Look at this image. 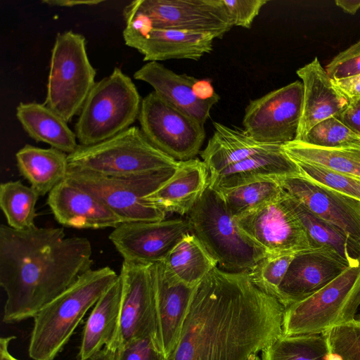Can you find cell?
Returning a JSON list of instances; mask_svg holds the SVG:
<instances>
[{"instance_id":"6da1fadb","label":"cell","mask_w":360,"mask_h":360,"mask_svg":"<svg viewBox=\"0 0 360 360\" xmlns=\"http://www.w3.org/2000/svg\"><path fill=\"white\" fill-rule=\"evenodd\" d=\"M284 309L246 271L216 266L196 285L167 360H246L282 335Z\"/></svg>"},{"instance_id":"7a4b0ae2","label":"cell","mask_w":360,"mask_h":360,"mask_svg":"<svg viewBox=\"0 0 360 360\" xmlns=\"http://www.w3.org/2000/svg\"><path fill=\"white\" fill-rule=\"evenodd\" d=\"M92 265L86 238L67 237L63 228L18 231L1 224L0 285L6 295L3 321L34 318Z\"/></svg>"},{"instance_id":"3957f363","label":"cell","mask_w":360,"mask_h":360,"mask_svg":"<svg viewBox=\"0 0 360 360\" xmlns=\"http://www.w3.org/2000/svg\"><path fill=\"white\" fill-rule=\"evenodd\" d=\"M119 278L105 266L89 269L34 316L28 354L34 360H53L63 349L88 310Z\"/></svg>"},{"instance_id":"277c9868","label":"cell","mask_w":360,"mask_h":360,"mask_svg":"<svg viewBox=\"0 0 360 360\" xmlns=\"http://www.w3.org/2000/svg\"><path fill=\"white\" fill-rule=\"evenodd\" d=\"M186 217L191 232L229 272H248L268 255L238 226L219 193L208 186Z\"/></svg>"},{"instance_id":"5b68a950","label":"cell","mask_w":360,"mask_h":360,"mask_svg":"<svg viewBox=\"0 0 360 360\" xmlns=\"http://www.w3.org/2000/svg\"><path fill=\"white\" fill-rule=\"evenodd\" d=\"M142 99L131 79L120 68L96 82L86 97L75 129L81 146H91L131 127Z\"/></svg>"},{"instance_id":"8992f818","label":"cell","mask_w":360,"mask_h":360,"mask_svg":"<svg viewBox=\"0 0 360 360\" xmlns=\"http://www.w3.org/2000/svg\"><path fill=\"white\" fill-rule=\"evenodd\" d=\"M360 306V257L323 288L285 307L282 335L319 334L354 321Z\"/></svg>"},{"instance_id":"52a82bcc","label":"cell","mask_w":360,"mask_h":360,"mask_svg":"<svg viewBox=\"0 0 360 360\" xmlns=\"http://www.w3.org/2000/svg\"><path fill=\"white\" fill-rule=\"evenodd\" d=\"M69 169L122 176L176 167L178 161L155 147L141 129L131 126L91 146L79 145L68 155Z\"/></svg>"},{"instance_id":"ba28073f","label":"cell","mask_w":360,"mask_h":360,"mask_svg":"<svg viewBox=\"0 0 360 360\" xmlns=\"http://www.w3.org/2000/svg\"><path fill=\"white\" fill-rule=\"evenodd\" d=\"M176 167L122 176L69 169L66 180L97 197L122 224L158 221L165 220L167 213L146 197L166 182Z\"/></svg>"},{"instance_id":"9c48e42d","label":"cell","mask_w":360,"mask_h":360,"mask_svg":"<svg viewBox=\"0 0 360 360\" xmlns=\"http://www.w3.org/2000/svg\"><path fill=\"white\" fill-rule=\"evenodd\" d=\"M96 75L84 37L71 30L58 32L51 50L44 104L70 122L79 114Z\"/></svg>"},{"instance_id":"30bf717a","label":"cell","mask_w":360,"mask_h":360,"mask_svg":"<svg viewBox=\"0 0 360 360\" xmlns=\"http://www.w3.org/2000/svg\"><path fill=\"white\" fill-rule=\"evenodd\" d=\"M123 15L124 20L152 27L208 34L215 39L233 26L221 0H135Z\"/></svg>"},{"instance_id":"8fae6325","label":"cell","mask_w":360,"mask_h":360,"mask_svg":"<svg viewBox=\"0 0 360 360\" xmlns=\"http://www.w3.org/2000/svg\"><path fill=\"white\" fill-rule=\"evenodd\" d=\"M138 120L147 139L174 160H189L200 153L204 125L154 91L142 98Z\"/></svg>"},{"instance_id":"7c38bea8","label":"cell","mask_w":360,"mask_h":360,"mask_svg":"<svg viewBox=\"0 0 360 360\" xmlns=\"http://www.w3.org/2000/svg\"><path fill=\"white\" fill-rule=\"evenodd\" d=\"M302 101L303 84L298 80L251 100L245 110L244 131L262 143L283 145L294 141Z\"/></svg>"},{"instance_id":"4fadbf2b","label":"cell","mask_w":360,"mask_h":360,"mask_svg":"<svg viewBox=\"0 0 360 360\" xmlns=\"http://www.w3.org/2000/svg\"><path fill=\"white\" fill-rule=\"evenodd\" d=\"M283 192L277 199L236 218L238 226L268 255H295L319 249L284 200Z\"/></svg>"},{"instance_id":"5bb4252c","label":"cell","mask_w":360,"mask_h":360,"mask_svg":"<svg viewBox=\"0 0 360 360\" xmlns=\"http://www.w3.org/2000/svg\"><path fill=\"white\" fill-rule=\"evenodd\" d=\"M152 265L123 260L119 274L122 283L119 324L115 338L108 347L115 352L137 339L151 338L155 343Z\"/></svg>"},{"instance_id":"9a60e30c","label":"cell","mask_w":360,"mask_h":360,"mask_svg":"<svg viewBox=\"0 0 360 360\" xmlns=\"http://www.w3.org/2000/svg\"><path fill=\"white\" fill-rule=\"evenodd\" d=\"M191 233L187 218L158 221L123 223L109 239L124 261L154 264L162 262L186 234Z\"/></svg>"},{"instance_id":"2e32d148","label":"cell","mask_w":360,"mask_h":360,"mask_svg":"<svg viewBox=\"0 0 360 360\" xmlns=\"http://www.w3.org/2000/svg\"><path fill=\"white\" fill-rule=\"evenodd\" d=\"M122 35L127 46L136 49L143 60H198L212 51L215 38L208 34L155 28L127 19Z\"/></svg>"},{"instance_id":"e0dca14e","label":"cell","mask_w":360,"mask_h":360,"mask_svg":"<svg viewBox=\"0 0 360 360\" xmlns=\"http://www.w3.org/2000/svg\"><path fill=\"white\" fill-rule=\"evenodd\" d=\"M155 318V345L167 360L179 340L195 287L174 278L162 262L152 265Z\"/></svg>"},{"instance_id":"ac0fdd59","label":"cell","mask_w":360,"mask_h":360,"mask_svg":"<svg viewBox=\"0 0 360 360\" xmlns=\"http://www.w3.org/2000/svg\"><path fill=\"white\" fill-rule=\"evenodd\" d=\"M282 188L312 214L360 244V201L316 184L300 174L276 176Z\"/></svg>"},{"instance_id":"d6986e66","label":"cell","mask_w":360,"mask_h":360,"mask_svg":"<svg viewBox=\"0 0 360 360\" xmlns=\"http://www.w3.org/2000/svg\"><path fill=\"white\" fill-rule=\"evenodd\" d=\"M349 264L335 253L319 248L296 254L278 288L284 307L312 295Z\"/></svg>"},{"instance_id":"ffe728a7","label":"cell","mask_w":360,"mask_h":360,"mask_svg":"<svg viewBox=\"0 0 360 360\" xmlns=\"http://www.w3.org/2000/svg\"><path fill=\"white\" fill-rule=\"evenodd\" d=\"M47 204L57 221L75 229L116 228L122 221L92 193L64 180L48 195Z\"/></svg>"},{"instance_id":"44dd1931","label":"cell","mask_w":360,"mask_h":360,"mask_svg":"<svg viewBox=\"0 0 360 360\" xmlns=\"http://www.w3.org/2000/svg\"><path fill=\"white\" fill-rule=\"evenodd\" d=\"M134 77L150 84L161 98L202 125L219 100L218 94L207 99L200 97L197 91L199 79L177 74L159 62H147L134 72Z\"/></svg>"},{"instance_id":"7402d4cb","label":"cell","mask_w":360,"mask_h":360,"mask_svg":"<svg viewBox=\"0 0 360 360\" xmlns=\"http://www.w3.org/2000/svg\"><path fill=\"white\" fill-rule=\"evenodd\" d=\"M303 84L302 111L296 141H303L312 127L338 116L349 101L337 89L318 58L297 70Z\"/></svg>"},{"instance_id":"603a6c76","label":"cell","mask_w":360,"mask_h":360,"mask_svg":"<svg viewBox=\"0 0 360 360\" xmlns=\"http://www.w3.org/2000/svg\"><path fill=\"white\" fill-rule=\"evenodd\" d=\"M210 185V172L198 158L181 161L173 175L146 197L166 213L188 214Z\"/></svg>"},{"instance_id":"cb8c5ba5","label":"cell","mask_w":360,"mask_h":360,"mask_svg":"<svg viewBox=\"0 0 360 360\" xmlns=\"http://www.w3.org/2000/svg\"><path fill=\"white\" fill-rule=\"evenodd\" d=\"M300 174L296 164L284 151L283 145L255 153L210 176L209 186L227 188L267 176Z\"/></svg>"},{"instance_id":"d4e9b609","label":"cell","mask_w":360,"mask_h":360,"mask_svg":"<svg viewBox=\"0 0 360 360\" xmlns=\"http://www.w3.org/2000/svg\"><path fill=\"white\" fill-rule=\"evenodd\" d=\"M122 300L119 278L94 306L84 328L79 360H85L112 343L118 328Z\"/></svg>"},{"instance_id":"484cf974","label":"cell","mask_w":360,"mask_h":360,"mask_svg":"<svg viewBox=\"0 0 360 360\" xmlns=\"http://www.w3.org/2000/svg\"><path fill=\"white\" fill-rule=\"evenodd\" d=\"M15 116L27 134L37 142L68 155L79 146L68 122L44 103L21 102L16 106Z\"/></svg>"},{"instance_id":"4316f807","label":"cell","mask_w":360,"mask_h":360,"mask_svg":"<svg viewBox=\"0 0 360 360\" xmlns=\"http://www.w3.org/2000/svg\"><path fill=\"white\" fill-rule=\"evenodd\" d=\"M214 133L200 156L210 176L261 151L272 149L279 144L259 143L245 131L214 122Z\"/></svg>"},{"instance_id":"83f0119b","label":"cell","mask_w":360,"mask_h":360,"mask_svg":"<svg viewBox=\"0 0 360 360\" xmlns=\"http://www.w3.org/2000/svg\"><path fill=\"white\" fill-rule=\"evenodd\" d=\"M15 159L20 174L41 196L49 194L68 174V155L53 148L26 144L17 151Z\"/></svg>"},{"instance_id":"f1b7e54d","label":"cell","mask_w":360,"mask_h":360,"mask_svg":"<svg viewBox=\"0 0 360 360\" xmlns=\"http://www.w3.org/2000/svg\"><path fill=\"white\" fill-rule=\"evenodd\" d=\"M283 197L304 228L317 248H326L347 262L349 266L360 257V244L338 226L320 219L284 190Z\"/></svg>"},{"instance_id":"f546056e","label":"cell","mask_w":360,"mask_h":360,"mask_svg":"<svg viewBox=\"0 0 360 360\" xmlns=\"http://www.w3.org/2000/svg\"><path fill=\"white\" fill-rule=\"evenodd\" d=\"M162 262L174 278L192 287L217 266V261L191 233L185 235Z\"/></svg>"},{"instance_id":"4dcf8cb0","label":"cell","mask_w":360,"mask_h":360,"mask_svg":"<svg viewBox=\"0 0 360 360\" xmlns=\"http://www.w3.org/2000/svg\"><path fill=\"white\" fill-rule=\"evenodd\" d=\"M293 160L323 166L360 179V148H328L296 140L283 145Z\"/></svg>"},{"instance_id":"1f68e13d","label":"cell","mask_w":360,"mask_h":360,"mask_svg":"<svg viewBox=\"0 0 360 360\" xmlns=\"http://www.w3.org/2000/svg\"><path fill=\"white\" fill-rule=\"evenodd\" d=\"M214 190L221 196L235 218L277 199L283 192L276 176L264 177L233 187Z\"/></svg>"},{"instance_id":"d6a6232c","label":"cell","mask_w":360,"mask_h":360,"mask_svg":"<svg viewBox=\"0 0 360 360\" xmlns=\"http://www.w3.org/2000/svg\"><path fill=\"white\" fill-rule=\"evenodd\" d=\"M40 195L31 186L20 181H10L0 185V206L8 226L18 231L35 227L36 204Z\"/></svg>"},{"instance_id":"836d02e7","label":"cell","mask_w":360,"mask_h":360,"mask_svg":"<svg viewBox=\"0 0 360 360\" xmlns=\"http://www.w3.org/2000/svg\"><path fill=\"white\" fill-rule=\"evenodd\" d=\"M326 334L281 335L262 351V360H327Z\"/></svg>"},{"instance_id":"e575fe53","label":"cell","mask_w":360,"mask_h":360,"mask_svg":"<svg viewBox=\"0 0 360 360\" xmlns=\"http://www.w3.org/2000/svg\"><path fill=\"white\" fill-rule=\"evenodd\" d=\"M301 142L328 148H360V136L336 117L318 123Z\"/></svg>"},{"instance_id":"d590c367","label":"cell","mask_w":360,"mask_h":360,"mask_svg":"<svg viewBox=\"0 0 360 360\" xmlns=\"http://www.w3.org/2000/svg\"><path fill=\"white\" fill-rule=\"evenodd\" d=\"M295 255L266 256L247 272L250 279L262 291L278 299L279 285Z\"/></svg>"},{"instance_id":"8d00e7d4","label":"cell","mask_w":360,"mask_h":360,"mask_svg":"<svg viewBox=\"0 0 360 360\" xmlns=\"http://www.w3.org/2000/svg\"><path fill=\"white\" fill-rule=\"evenodd\" d=\"M294 162L297 165L300 174L309 180L360 201V179L321 165Z\"/></svg>"},{"instance_id":"74e56055","label":"cell","mask_w":360,"mask_h":360,"mask_svg":"<svg viewBox=\"0 0 360 360\" xmlns=\"http://www.w3.org/2000/svg\"><path fill=\"white\" fill-rule=\"evenodd\" d=\"M324 333L329 347L327 360H360V323L356 319Z\"/></svg>"},{"instance_id":"f35d334b","label":"cell","mask_w":360,"mask_h":360,"mask_svg":"<svg viewBox=\"0 0 360 360\" xmlns=\"http://www.w3.org/2000/svg\"><path fill=\"white\" fill-rule=\"evenodd\" d=\"M325 69L332 79L360 74V39L335 56Z\"/></svg>"},{"instance_id":"ab89813d","label":"cell","mask_w":360,"mask_h":360,"mask_svg":"<svg viewBox=\"0 0 360 360\" xmlns=\"http://www.w3.org/2000/svg\"><path fill=\"white\" fill-rule=\"evenodd\" d=\"M233 26L249 29L266 0H221Z\"/></svg>"},{"instance_id":"60d3db41","label":"cell","mask_w":360,"mask_h":360,"mask_svg":"<svg viewBox=\"0 0 360 360\" xmlns=\"http://www.w3.org/2000/svg\"><path fill=\"white\" fill-rule=\"evenodd\" d=\"M115 360H166L151 338L131 341L115 351Z\"/></svg>"},{"instance_id":"b9f144b4","label":"cell","mask_w":360,"mask_h":360,"mask_svg":"<svg viewBox=\"0 0 360 360\" xmlns=\"http://www.w3.org/2000/svg\"><path fill=\"white\" fill-rule=\"evenodd\" d=\"M336 117L360 136V98L349 101L346 108Z\"/></svg>"},{"instance_id":"7bdbcfd3","label":"cell","mask_w":360,"mask_h":360,"mask_svg":"<svg viewBox=\"0 0 360 360\" xmlns=\"http://www.w3.org/2000/svg\"><path fill=\"white\" fill-rule=\"evenodd\" d=\"M337 89L349 101L360 98V74L333 79Z\"/></svg>"},{"instance_id":"ee69618b","label":"cell","mask_w":360,"mask_h":360,"mask_svg":"<svg viewBox=\"0 0 360 360\" xmlns=\"http://www.w3.org/2000/svg\"><path fill=\"white\" fill-rule=\"evenodd\" d=\"M103 0H42L41 3L50 6L73 7L76 6H94L101 4Z\"/></svg>"},{"instance_id":"f6af8a7d","label":"cell","mask_w":360,"mask_h":360,"mask_svg":"<svg viewBox=\"0 0 360 360\" xmlns=\"http://www.w3.org/2000/svg\"><path fill=\"white\" fill-rule=\"evenodd\" d=\"M335 4L344 12L354 15L360 8V0H335Z\"/></svg>"},{"instance_id":"bcb514c9","label":"cell","mask_w":360,"mask_h":360,"mask_svg":"<svg viewBox=\"0 0 360 360\" xmlns=\"http://www.w3.org/2000/svg\"><path fill=\"white\" fill-rule=\"evenodd\" d=\"M15 336L2 337L0 339V360H19L11 354L8 350L10 342Z\"/></svg>"},{"instance_id":"7dc6e473","label":"cell","mask_w":360,"mask_h":360,"mask_svg":"<svg viewBox=\"0 0 360 360\" xmlns=\"http://www.w3.org/2000/svg\"><path fill=\"white\" fill-rule=\"evenodd\" d=\"M246 360H261L257 354L250 355Z\"/></svg>"},{"instance_id":"c3c4849f","label":"cell","mask_w":360,"mask_h":360,"mask_svg":"<svg viewBox=\"0 0 360 360\" xmlns=\"http://www.w3.org/2000/svg\"><path fill=\"white\" fill-rule=\"evenodd\" d=\"M356 320L360 323V316Z\"/></svg>"}]
</instances>
